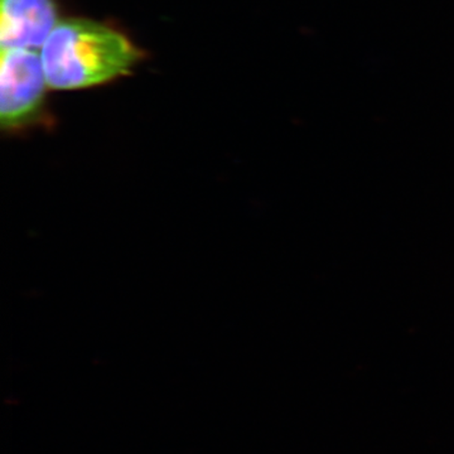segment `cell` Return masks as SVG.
Segmentation results:
<instances>
[{
	"label": "cell",
	"mask_w": 454,
	"mask_h": 454,
	"mask_svg": "<svg viewBox=\"0 0 454 454\" xmlns=\"http://www.w3.org/2000/svg\"><path fill=\"white\" fill-rule=\"evenodd\" d=\"M2 50H37L59 23L56 0H0Z\"/></svg>",
	"instance_id": "cell-3"
},
{
	"label": "cell",
	"mask_w": 454,
	"mask_h": 454,
	"mask_svg": "<svg viewBox=\"0 0 454 454\" xmlns=\"http://www.w3.org/2000/svg\"><path fill=\"white\" fill-rule=\"evenodd\" d=\"M49 88H92L129 74L140 52L122 33L90 20L57 23L41 47Z\"/></svg>",
	"instance_id": "cell-1"
},
{
	"label": "cell",
	"mask_w": 454,
	"mask_h": 454,
	"mask_svg": "<svg viewBox=\"0 0 454 454\" xmlns=\"http://www.w3.org/2000/svg\"><path fill=\"white\" fill-rule=\"evenodd\" d=\"M49 88L37 50H2L0 59V121L3 130L16 133L41 121Z\"/></svg>",
	"instance_id": "cell-2"
}]
</instances>
